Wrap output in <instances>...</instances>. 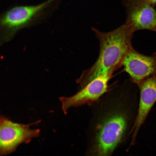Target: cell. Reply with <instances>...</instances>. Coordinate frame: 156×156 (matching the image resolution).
<instances>
[{
  "label": "cell",
  "instance_id": "5",
  "mask_svg": "<svg viewBox=\"0 0 156 156\" xmlns=\"http://www.w3.org/2000/svg\"><path fill=\"white\" fill-rule=\"evenodd\" d=\"M117 68L112 67L94 79L76 94L71 96H62L59 99L64 114L70 107H76L97 101L107 91L108 82Z\"/></svg>",
  "mask_w": 156,
  "mask_h": 156
},
{
  "label": "cell",
  "instance_id": "2",
  "mask_svg": "<svg viewBox=\"0 0 156 156\" xmlns=\"http://www.w3.org/2000/svg\"><path fill=\"white\" fill-rule=\"evenodd\" d=\"M62 0H47L35 5H16L3 13L0 18L2 42L11 39L20 30L45 22L57 9Z\"/></svg>",
  "mask_w": 156,
  "mask_h": 156
},
{
  "label": "cell",
  "instance_id": "3",
  "mask_svg": "<svg viewBox=\"0 0 156 156\" xmlns=\"http://www.w3.org/2000/svg\"><path fill=\"white\" fill-rule=\"evenodd\" d=\"M127 117L122 112H115L105 117L98 126L95 139V154H111L122 140L127 125Z\"/></svg>",
  "mask_w": 156,
  "mask_h": 156
},
{
  "label": "cell",
  "instance_id": "4",
  "mask_svg": "<svg viewBox=\"0 0 156 156\" xmlns=\"http://www.w3.org/2000/svg\"><path fill=\"white\" fill-rule=\"evenodd\" d=\"M40 120L28 124L13 122L3 116L0 118V155H6L15 151L21 144H27L32 139L38 137L39 129H31V126L37 124Z\"/></svg>",
  "mask_w": 156,
  "mask_h": 156
},
{
  "label": "cell",
  "instance_id": "8",
  "mask_svg": "<svg viewBox=\"0 0 156 156\" xmlns=\"http://www.w3.org/2000/svg\"><path fill=\"white\" fill-rule=\"evenodd\" d=\"M140 91L138 113L131 131L132 134L130 145H134L137 135L152 107L156 101V74L142 80L137 84Z\"/></svg>",
  "mask_w": 156,
  "mask_h": 156
},
{
  "label": "cell",
  "instance_id": "6",
  "mask_svg": "<svg viewBox=\"0 0 156 156\" xmlns=\"http://www.w3.org/2000/svg\"><path fill=\"white\" fill-rule=\"evenodd\" d=\"M130 80L137 84L145 78L156 74V52L150 56L140 53L132 47L120 63Z\"/></svg>",
  "mask_w": 156,
  "mask_h": 156
},
{
  "label": "cell",
  "instance_id": "7",
  "mask_svg": "<svg viewBox=\"0 0 156 156\" xmlns=\"http://www.w3.org/2000/svg\"><path fill=\"white\" fill-rule=\"evenodd\" d=\"M124 5L127 12L125 23L135 31L147 29L156 32V10L145 0H127Z\"/></svg>",
  "mask_w": 156,
  "mask_h": 156
},
{
  "label": "cell",
  "instance_id": "1",
  "mask_svg": "<svg viewBox=\"0 0 156 156\" xmlns=\"http://www.w3.org/2000/svg\"><path fill=\"white\" fill-rule=\"evenodd\" d=\"M92 30L99 42V54L95 63L76 80L81 89L111 68L120 67L122 60L133 47L131 40L135 31L125 23L109 32H102L93 27Z\"/></svg>",
  "mask_w": 156,
  "mask_h": 156
},
{
  "label": "cell",
  "instance_id": "9",
  "mask_svg": "<svg viewBox=\"0 0 156 156\" xmlns=\"http://www.w3.org/2000/svg\"><path fill=\"white\" fill-rule=\"evenodd\" d=\"M153 7L156 4V0H145Z\"/></svg>",
  "mask_w": 156,
  "mask_h": 156
}]
</instances>
